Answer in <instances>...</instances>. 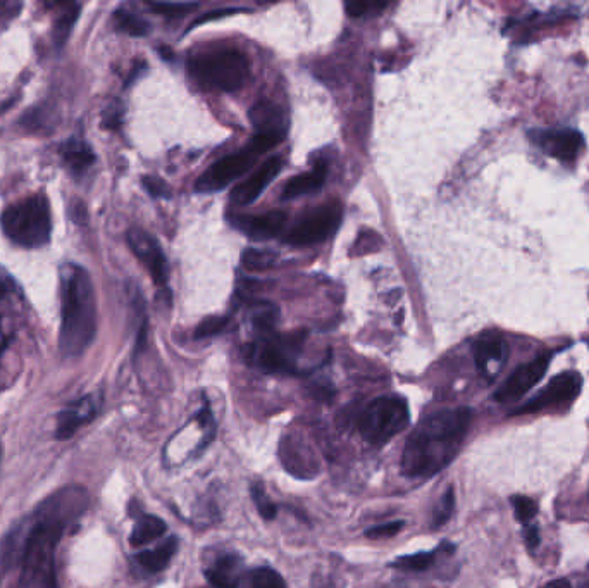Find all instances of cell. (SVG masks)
Masks as SVG:
<instances>
[{
    "instance_id": "19",
    "label": "cell",
    "mask_w": 589,
    "mask_h": 588,
    "mask_svg": "<svg viewBox=\"0 0 589 588\" xmlns=\"http://www.w3.org/2000/svg\"><path fill=\"white\" fill-rule=\"evenodd\" d=\"M251 118H252L253 125L257 128V135H277V137L285 135L286 121H285L283 111L277 105L271 104V102L255 105L252 107Z\"/></svg>"
},
{
    "instance_id": "18",
    "label": "cell",
    "mask_w": 589,
    "mask_h": 588,
    "mask_svg": "<svg viewBox=\"0 0 589 588\" xmlns=\"http://www.w3.org/2000/svg\"><path fill=\"white\" fill-rule=\"evenodd\" d=\"M326 176H328L326 165H319L312 171L296 174L294 178H290V182L285 185V189H283V199L285 200H292V199L303 197L307 193H314L317 190L324 187Z\"/></svg>"
},
{
    "instance_id": "35",
    "label": "cell",
    "mask_w": 589,
    "mask_h": 588,
    "mask_svg": "<svg viewBox=\"0 0 589 588\" xmlns=\"http://www.w3.org/2000/svg\"><path fill=\"white\" fill-rule=\"evenodd\" d=\"M144 185L148 190V193H152L154 197H169V189L161 178L147 176L144 178Z\"/></svg>"
},
{
    "instance_id": "3",
    "label": "cell",
    "mask_w": 589,
    "mask_h": 588,
    "mask_svg": "<svg viewBox=\"0 0 589 588\" xmlns=\"http://www.w3.org/2000/svg\"><path fill=\"white\" fill-rule=\"evenodd\" d=\"M61 334L64 358L82 356L97 334V306L90 274L82 266L66 263L61 268Z\"/></svg>"
},
{
    "instance_id": "36",
    "label": "cell",
    "mask_w": 589,
    "mask_h": 588,
    "mask_svg": "<svg viewBox=\"0 0 589 588\" xmlns=\"http://www.w3.org/2000/svg\"><path fill=\"white\" fill-rule=\"evenodd\" d=\"M271 257L264 253H249L245 255V266L251 270H260V268H268L269 266Z\"/></svg>"
},
{
    "instance_id": "27",
    "label": "cell",
    "mask_w": 589,
    "mask_h": 588,
    "mask_svg": "<svg viewBox=\"0 0 589 588\" xmlns=\"http://www.w3.org/2000/svg\"><path fill=\"white\" fill-rule=\"evenodd\" d=\"M435 563V554L433 552H419L412 556H403L399 557L391 566L401 571H424Z\"/></svg>"
},
{
    "instance_id": "5",
    "label": "cell",
    "mask_w": 589,
    "mask_h": 588,
    "mask_svg": "<svg viewBox=\"0 0 589 588\" xmlns=\"http://www.w3.org/2000/svg\"><path fill=\"white\" fill-rule=\"evenodd\" d=\"M0 225L13 244L26 249L42 247L52 233L50 204L43 193H35L4 210Z\"/></svg>"
},
{
    "instance_id": "14",
    "label": "cell",
    "mask_w": 589,
    "mask_h": 588,
    "mask_svg": "<svg viewBox=\"0 0 589 588\" xmlns=\"http://www.w3.org/2000/svg\"><path fill=\"white\" fill-rule=\"evenodd\" d=\"M253 362L266 373H294V343L271 338L264 340L260 345L253 347Z\"/></svg>"
},
{
    "instance_id": "42",
    "label": "cell",
    "mask_w": 589,
    "mask_h": 588,
    "mask_svg": "<svg viewBox=\"0 0 589 588\" xmlns=\"http://www.w3.org/2000/svg\"><path fill=\"white\" fill-rule=\"evenodd\" d=\"M5 345H7V336H5L4 330H2V319H0V352L5 349Z\"/></svg>"
},
{
    "instance_id": "34",
    "label": "cell",
    "mask_w": 589,
    "mask_h": 588,
    "mask_svg": "<svg viewBox=\"0 0 589 588\" xmlns=\"http://www.w3.org/2000/svg\"><path fill=\"white\" fill-rule=\"evenodd\" d=\"M403 523L401 521H393V523H386V525L373 526L367 530V537L369 539H388V537H395L401 530Z\"/></svg>"
},
{
    "instance_id": "32",
    "label": "cell",
    "mask_w": 589,
    "mask_h": 588,
    "mask_svg": "<svg viewBox=\"0 0 589 588\" xmlns=\"http://www.w3.org/2000/svg\"><path fill=\"white\" fill-rule=\"evenodd\" d=\"M388 4H378V2H354L347 5V13L352 18H360V16H369V14H376L379 11H382Z\"/></svg>"
},
{
    "instance_id": "41",
    "label": "cell",
    "mask_w": 589,
    "mask_h": 588,
    "mask_svg": "<svg viewBox=\"0 0 589 588\" xmlns=\"http://www.w3.org/2000/svg\"><path fill=\"white\" fill-rule=\"evenodd\" d=\"M543 588H570V584L567 580H555V582H549Z\"/></svg>"
},
{
    "instance_id": "39",
    "label": "cell",
    "mask_w": 589,
    "mask_h": 588,
    "mask_svg": "<svg viewBox=\"0 0 589 588\" xmlns=\"http://www.w3.org/2000/svg\"><path fill=\"white\" fill-rule=\"evenodd\" d=\"M232 13H238V9H221V11H214V13H207L204 18L197 20L193 22L195 24H200V22H211V20H217V18H223V16H230Z\"/></svg>"
},
{
    "instance_id": "1",
    "label": "cell",
    "mask_w": 589,
    "mask_h": 588,
    "mask_svg": "<svg viewBox=\"0 0 589 588\" xmlns=\"http://www.w3.org/2000/svg\"><path fill=\"white\" fill-rule=\"evenodd\" d=\"M470 418L469 409L459 407L422 420L405 443L401 473L410 478H426L442 471L457 456Z\"/></svg>"
},
{
    "instance_id": "23",
    "label": "cell",
    "mask_w": 589,
    "mask_h": 588,
    "mask_svg": "<svg viewBox=\"0 0 589 588\" xmlns=\"http://www.w3.org/2000/svg\"><path fill=\"white\" fill-rule=\"evenodd\" d=\"M64 163L73 169L75 173H82L90 168V165L95 161V154L82 140H69L61 148Z\"/></svg>"
},
{
    "instance_id": "11",
    "label": "cell",
    "mask_w": 589,
    "mask_h": 588,
    "mask_svg": "<svg viewBox=\"0 0 589 588\" xmlns=\"http://www.w3.org/2000/svg\"><path fill=\"white\" fill-rule=\"evenodd\" d=\"M529 137L545 154L564 163L576 161L585 146L583 135L576 129H536Z\"/></svg>"
},
{
    "instance_id": "2",
    "label": "cell",
    "mask_w": 589,
    "mask_h": 588,
    "mask_svg": "<svg viewBox=\"0 0 589 588\" xmlns=\"http://www.w3.org/2000/svg\"><path fill=\"white\" fill-rule=\"evenodd\" d=\"M84 492L66 490L52 497V504L40 507L39 518L28 523L26 547L22 552L20 588L56 587V550L63 537L69 507H82Z\"/></svg>"
},
{
    "instance_id": "37",
    "label": "cell",
    "mask_w": 589,
    "mask_h": 588,
    "mask_svg": "<svg viewBox=\"0 0 589 588\" xmlns=\"http://www.w3.org/2000/svg\"><path fill=\"white\" fill-rule=\"evenodd\" d=\"M223 326H224V323L221 319H211L197 330V336H211L214 334H219L223 330Z\"/></svg>"
},
{
    "instance_id": "17",
    "label": "cell",
    "mask_w": 589,
    "mask_h": 588,
    "mask_svg": "<svg viewBox=\"0 0 589 588\" xmlns=\"http://www.w3.org/2000/svg\"><path fill=\"white\" fill-rule=\"evenodd\" d=\"M95 413H97V407L92 397H84V399L78 400L76 404L69 405L67 409H64L57 418V428H56L57 439L66 441V439L73 437V433L82 424L92 420L95 416Z\"/></svg>"
},
{
    "instance_id": "12",
    "label": "cell",
    "mask_w": 589,
    "mask_h": 588,
    "mask_svg": "<svg viewBox=\"0 0 589 588\" xmlns=\"http://www.w3.org/2000/svg\"><path fill=\"white\" fill-rule=\"evenodd\" d=\"M551 361V354H543L540 358L532 359L526 364L519 366L505 383L495 394L498 402H512L527 394L540 379L547 375L548 366Z\"/></svg>"
},
{
    "instance_id": "20",
    "label": "cell",
    "mask_w": 589,
    "mask_h": 588,
    "mask_svg": "<svg viewBox=\"0 0 589 588\" xmlns=\"http://www.w3.org/2000/svg\"><path fill=\"white\" fill-rule=\"evenodd\" d=\"M176 548H178V539L172 537V539H169L168 542H164L163 546L138 554L136 561H138L140 566L145 567L150 573H159L164 567H168L172 556L176 554Z\"/></svg>"
},
{
    "instance_id": "9",
    "label": "cell",
    "mask_w": 589,
    "mask_h": 588,
    "mask_svg": "<svg viewBox=\"0 0 589 588\" xmlns=\"http://www.w3.org/2000/svg\"><path fill=\"white\" fill-rule=\"evenodd\" d=\"M581 387H583V379L579 373H576V371L560 373L551 379L534 399L529 400L521 409L514 411L512 414L514 416L529 414V413L543 411L547 407L567 405L581 394Z\"/></svg>"
},
{
    "instance_id": "29",
    "label": "cell",
    "mask_w": 589,
    "mask_h": 588,
    "mask_svg": "<svg viewBox=\"0 0 589 588\" xmlns=\"http://www.w3.org/2000/svg\"><path fill=\"white\" fill-rule=\"evenodd\" d=\"M512 505H514V511H515V518L521 521V523H529L536 512H538V505L529 499L526 495H515L512 497Z\"/></svg>"
},
{
    "instance_id": "8",
    "label": "cell",
    "mask_w": 589,
    "mask_h": 588,
    "mask_svg": "<svg viewBox=\"0 0 589 588\" xmlns=\"http://www.w3.org/2000/svg\"><path fill=\"white\" fill-rule=\"evenodd\" d=\"M341 223V208L338 204H326L305 214L286 235V242L305 247L328 240Z\"/></svg>"
},
{
    "instance_id": "30",
    "label": "cell",
    "mask_w": 589,
    "mask_h": 588,
    "mask_svg": "<svg viewBox=\"0 0 589 588\" xmlns=\"http://www.w3.org/2000/svg\"><path fill=\"white\" fill-rule=\"evenodd\" d=\"M252 497L253 503L257 505V511L259 514L264 518V520H274L276 518V505L271 503V499L264 494V490L259 486V485H253L252 486Z\"/></svg>"
},
{
    "instance_id": "10",
    "label": "cell",
    "mask_w": 589,
    "mask_h": 588,
    "mask_svg": "<svg viewBox=\"0 0 589 588\" xmlns=\"http://www.w3.org/2000/svg\"><path fill=\"white\" fill-rule=\"evenodd\" d=\"M127 245L140 263L147 268L154 283L159 287L168 285V264L166 255L161 249V244L145 230L131 228L127 235Z\"/></svg>"
},
{
    "instance_id": "6",
    "label": "cell",
    "mask_w": 589,
    "mask_h": 588,
    "mask_svg": "<svg viewBox=\"0 0 589 588\" xmlns=\"http://www.w3.org/2000/svg\"><path fill=\"white\" fill-rule=\"evenodd\" d=\"M281 140L283 137L277 135H255L247 147L219 159L217 163L212 165L211 168L206 169L198 176L195 189L202 193L226 189L234 180H238L242 174H245L252 168L259 156L276 147Z\"/></svg>"
},
{
    "instance_id": "7",
    "label": "cell",
    "mask_w": 589,
    "mask_h": 588,
    "mask_svg": "<svg viewBox=\"0 0 589 588\" xmlns=\"http://www.w3.org/2000/svg\"><path fill=\"white\" fill-rule=\"evenodd\" d=\"M410 414L401 397H379L373 400L358 418V432L364 441L382 445L405 430Z\"/></svg>"
},
{
    "instance_id": "40",
    "label": "cell",
    "mask_w": 589,
    "mask_h": 588,
    "mask_svg": "<svg viewBox=\"0 0 589 588\" xmlns=\"http://www.w3.org/2000/svg\"><path fill=\"white\" fill-rule=\"evenodd\" d=\"M526 544L529 548H536L540 546V531L536 526H529L526 531Z\"/></svg>"
},
{
    "instance_id": "33",
    "label": "cell",
    "mask_w": 589,
    "mask_h": 588,
    "mask_svg": "<svg viewBox=\"0 0 589 588\" xmlns=\"http://www.w3.org/2000/svg\"><path fill=\"white\" fill-rule=\"evenodd\" d=\"M22 2L14 0H0V30L7 28L11 22H14L22 11Z\"/></svg>"
},
{
    "instance_id": "22",
    "label": "cell",
    "mask_w": 589,
    "mask_h": 588,
    "mask_svg": "<svg viewBox=\"0 0 589 588\" xmlns=\"http://www.w3.org/2000/svg\"><path fill=\"white\" fill-rule=\"evenodd\" d=\"M238 559L236 557H221L217 563L206 571V576L212 587L236 588L238 587Z\"/></svg>"
},
{
    "instance_id": "31",
    "label": "cell",
    "mask_w": 589,
    "mask_h": 588,
    "mask_svg": "<svg viewBox=\"0 0 589 588\" xmlns=\"http://www.w3.org/2000/svg\"><path fill=\"white\" fill-rule=\"evenodd\" d=\"M453 509H455V494H453V488H448L442 497V503H440L436 514H435V525L433 526L440 528L444 525L450 520Z\"/></svg>"
},
{
    "instance_id": "4",
    "label": "cell",
    "mask_w": 589,
    "mask_h": 588,
    "mask_svg": "<svg viewBox=\"0 0 589 588\" xmlns=\"http://www.w3.org/2000/svg\"><path fill=\"white\" fill-rule=\"evenodd\" d=\"M189 67L197 84L214 92H236L251 75L247 56L232 47L200 52L189 59Z\"/></svg>"
},
{
    "instance_id": "28",
    "label": "cell",
    "mask_w": 589,
    "mask_h": 588,
    "mask_svg": "<svg viewBox=\"0 0 589 588\" xmlns=\"http://www.w3.org/2000/svg\"><path fill=\"white\" fill-rule=\"evenodd\" d=\"M148 5L157 14L168 16V18H180V16L187 14L189 11H193L195 7H198L197 2H150Z\"/></svg>"
},
{
    "instance_id": "24",
    "label": "cell",
    "mask_w": 589,
    "mask_h": 588,
    "mask_svg": "<svg viewBox=\"0 0 589 588\" xmlns=\"http://www.w3.org/2000/svg\"><path fill=\"white\" fill-rule=\"evenodd\" d=\"M114 24L119 31L127 33L129 37H144L148 33V22L136 16L135 13H129L125 9L114 13Z\"/></svg>"
},
{
    "instance_id": "21",
    "label": "cell",
    "mask_w": 589,
    "mask_h": 588,
    "mask_svg": "<svg viewBox=\"0 0 589 588\" xmlns=\"http://www.w3.org/2000/svg\"><path fill=\"white\" fill-rule=\"evenodd\" d=\"M168 526L157 516H144L133 528L129 544L133 547L147 546L150 542L161 539L166 533Z\"/></svg>"
},
{
    "instance_id": "26",
    "label": "cell",
    "mask_w": 589,
    "mask_h": 588,
    "mask_svg": "<svg viewBox=\"0 0 589 588\" xmlns=\"http://www.w3.org/2000/svg\"><path fill=\"white\" fill-rule=\"evenodd\" d=\"M78 14H80V5L71 4V5H66L64 13H61V16L57 18V22L54 24V40L59 47L64 45L67 37L71 35V30L78 20Z\"/></svg>"
},
{
    "instance_id": "16",
    "label": "cell",
    "mask_w": 589,
    "mask_h": 588,
    "mask_svg": "<svg viewBox=\"0 0 589 588\" xmlns=\"http://www.w3.org/2000/svg\"><path fill=\"white\" fill-rule=\"evenodd\" d=\"M236 228L243 231L245 235L257 238V240H266L273 238L277 233L285 228L286 225V214L273 210V212H264V214H251V216H240L234 219Z\"/></svg>"
},
{
    "instance_id": "13",
    "label": "cell",
    "mask_w": 589,
    "mask_h": 588,
    "mask_svg": "<svg viewBox=\"0 0 589 588\" xmlns=\"http://www.w3.org/2000/svg\"><path fill=\"white\" fill-rule=\"evenodd\" d=\"M281 169H283V157L279 156L269 157L264 165L255 169L247 180H243L233 189V206L243 208L255 202L260 197V193L273 183L274 178L281 173Z\"/></svg>"
},
{
    "instance_id": "38",
    "label": "cell",
    "mask_w": 589,
    "mask_h": 588,
    "mask_svg": "<svg viewBox=\"0 0 589 588\" xmlns=\"http://www.w3.org/2000/svg\"><path fill=\"white\" fill-rule=\"evenodd\" d=\"M14 280L0 266V297L11 295L14 292Z\"/></svg>"
},
{
    "instance_id": "43",
    "label": "cell",
    "mask_w": 589,
    "mask_h": 588,
    "mask_svg": "<svg viewBox=\"0 0 589 588\" xmlns=\"http://www.w3.org/2000/svg\"><path fill=\"white\" fill-rule=\"evenodd\" d=\"M0 458H2V445H0Z\"/></svg>"
},
{
    "instance_id": "15",
    "label": "cell",
    "mask_w": 589,
    "mask_h": 588,
    "mask_svg": "<svg viewBox=\"0 0 589 588\" xmlns=\"http://www.w3.org/2000/svg\"><path fill=\"white\" fill-rule=\"evenodd\" d=\"M506 349L504 336L498 334H486L474 343V359L476 366L486 379H495L502 366L505 364Z\"/></svg>"
},
{
    "instance_id": "25",
    "label": "cell",
    "mask_w": 589,
    "mask_h": 588,
    "mask_svg": "<svg viewBox=\"0 0 589 588\" xmlns=\"http://www.w3.org/2000/svg\"><path fill=\"white\" fill-rule=\"evenodd\" d=\"M247 588H286L285 580L273 567H257L249 573Z\"/></svg>"
}]
</instances>
